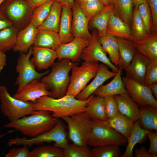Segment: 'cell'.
I'll use <instances>...</instances> for the list:
<instances>
[{
	"label": "cell",
	"instance_id": "1",
	"mask_svg": "<svg viewBox=\"0 0 157 157\" xmlns=\"http://www.w3.org/2000/svg\"><path fill=\"white\" fill-rule=\"evenodd\" d=\"M94 95H92L85 100H78L67 94L59 98L43 96L38 99L34 103V109L47 110L51 113L53 117L61 118L86 111L87 103Z\"/></svg>",
	"mask_w": 157,
	"mask_h": 157
},
{
	"label": "cell",
	"instance_id": "2",
	"mask_svg": "<svg viewBox=\"0 0 157 157\" xmlns=\"http://www.w3.org/2000/svg\"><path fill=\"white\" fill-rule=\"evenodd\" d=\"M50 113L45 110H36L34 113L10 122L4 127L13 128L25 136L34 138L50 130L59 120Z\"/></svg>",
	"mask_w": 157,
	"mask_h": 157
},
{
	"label": "cell",
	"instance_id": "3",
	"mask_svg": "<svg viewBox=\"0 0 157 157\" xmlns=\"http://www.w3.org/2000/svg\"><path fill=\"white\" fill-rule=\"evenodd\" d=\"M78 64L69 59H63L55 62L50 72L41 78L40 81L50 90L52 97L59 98L66 94L70 81L69 72Z\"/></svg>",
	"mask_w": 157,
	"mask_h": 157
},
{
	"label": "cell",
	"instance_id": "4",
	"mask_svg": "<svg viewBox=\"0 0 157 157\" xmlns=\"http://www.w3.org/2000/svg\"><path fill=\"white\" fill-rule=\"evenodd\" d=\"M34 9L28 0H5L0 5V12L19 31L30 24Z\"/></svg>",
	"mask_w": 157,
	"mask_h": 157
},
{
	"label": "cell",
	"instance_id": "5",
	"mask_svg": "<svg viewBox=\"0 0 157 157\" xmlns=\"http://www.w3.org/2000/svg\"><path fill=\"white\" fill-rule=\"evenodd\" d=\"M92 126L87 145L93 147L124 145L127 140L109 126L106 121L92 119Z\"/></svg>",
	"mask_w": 157,
	"mask_h": 157
},
{
	"label": "cell",
	"instance_id": "6",
	"mask_svg": "<svg viewBox=\"0 0 157 157\" xmlns=\"http://www.w3.org/2000/svg\"><path fill=\"white\" fill-rule=\"evenodd\" d=\"M67 136L66 126L63 122L59 119L51 129L44 133L29 139L26 137H17L9 140L7 145L9 147L13 145H23L31 147L33 145L52 142H54L53 145L63 149L68 144Z\"/></svg>",
	"mask_w": 157,
	"mask_h": 157
},
{
	"label": "cell",
	"instance_id": "7",
	"mask_svg": "<svg viewBox=\"0 0 157 157\" xmlns=\"http://www.w3.org/2000/svg\"><path fill=\"white\" fill-rule=\"evenodd\" d=\"M0 108L5 117L10 122L34 113V103L16 99L9 93L5 85L0 86Z\"/></svg>",
	"mask_w": 157,
	"mask_h": 157
},
{
	"label": "cell",
	"instance_id": "8",
	"mask_svg": "<svg viewBox=\"0 0 157 157\" xmlns=\"http://www.w3.org/2000/svg\"><path fill=\"white\" fill-rule=\"evenodd\" d=\"M67 124L68 135L73 143L87 145L91 131L92 119L86 111L61 118Z\"/></svg>",
	"mask_w": 157,
	"mask_h": 157
},
{
	"label": "cell",
	"instance_id": "9",
	"mask_svg": "<svg viewBox=\"0 0 157 157\" xmlns=\"http://www.w3.org/2000/svg\"><path fill=\"white\" fill-rule=\"evenodd\" d=\"M99 66L98 63L85 61L80 66L78 65L74 66L71 69L70 81L66 94L76 98L90 80L95 76Z\"/></svg>",
	"mask_w": 157,
	"mask_h": 157
},
{
	"label": "cell",
	"instance_id": "10",
	"mask_svg": "<svg viewBox=\"0 0 157 157\" xmlns=\"http://www.w3.org/2000/svg\"><path fill=\"white\" fill-rule=\"evenodd\" d=\"M33 50L31 46L27 53L21 52L18 58L15 69L18 75L15 83V85L18 86L17 92L33 80H40L49 73L48 70L42 73L36 71L35 66L30 59Z\"/></svg>",
	"mask_w": 157,
	"mask_h": 157
},
{
	"label": "cell",
	"instance_id": "11",
	"mask_svg": "<svg viewBox=\"0 0 157 157\" xmlns=\"http://www.w3.org/2000/svg\"><path fill=\"white\" fill-rule=\"evenodd\" d=\"M91 34L89 43L83 50L81 59L84 61L92 63L100 62L110 68L113 72H117L119 69L111 62L107 53L99 42L97 30L93 29Z\"/></svg>",
	"mask_w": 157,
	"mask_h": 157
},
{
	"label": "cell",
	"instance_id": "12",
	"mask_svg": "<svg viewBox=\"0 0 157 157\" xmlns=\"http://www.w3.org/2000/svg\"><path fill=\"white\" fill-rule=\"evenodd\" d=\"M122 80L128 93L132 99L142 106L147 105L157 108V101L154 97L149 86H146L125 76Z\"/></svg>",
	"mask_w": 157,
	"mask_h": 157
},
{
	"label": "cell",
	"instance_id": "13",
	"mask_svg": "<svg viewBox=\"0 0 157 157\" xmlns=\"http://www.w3.org/2000/svg\"><path fill=\"white\" fill-rule=\"evenodd\" d=\"M90 41V40L76 37L69 43L62 44L56 51L58 61L66 58L73 63L80 62L82 52Z\"/></svg>",
	"mask_w": 157,
	"mask_h": 157
},
{
	"label": "cell",
	"instance_id": "14",
	"mask_svg": "<svg viewBox=\"0 0 157 157\" xmlns=\"http://www.w3.org/2000/svg\"><path fill=\"white\" fill-rule=\"evenodd\" d=\"M39 79L33 80L24 86L13 96L15 98L24 101L34 103L40 97L45 96L51 97L52 94L47 90L46 85Z\"/></svg>",
	"mask_w": 157,
	"mask_h": 157
},
{
	"label": "cell",
	"instance_id": "15",
	"mask_svg": "<svg viewBox=\"0 0 157 157\" xmlns=\"http://www.w3.org/2000/svg\"><path fill=\"white\" fill-rule=\"evenodd\" d=\"M72 33L74 38L90 40L92 35L89 31V20L79 4L74 1L72 7Z\"/></svg>",
	"mask_w": 157,
	"mask_h": 157
},
{
	"label": "cell",
	"instance_id": "16",
	"mask_svg": "<svg viewBox=\"0 0 157 157\" xmlns=\"http://www.w3.org/2000/svg\"><path fill=\"white\" fill-rule=\"evenodd\" d=\"M116 73L109 70L108 67L102 63L99 64L97 72L92 81L86 85L76 98L80 100L87 99L105 81L114 77Z\"/></svg>",
	"mask_w": 157,
	"mask_h": 157
},
{
	"label": "cell",
	"instance_id": "17",
	"mask_svg": "<svg viewBox=\"0 0 157 157\" xmlns=\"http://www.w3.org/2000/svg\"><path fill=\"white\" fill-rule=\"evenodd\" d=\"M150 60L138 52L125 69L126 76L144 85L146 69Z\"/></svg>",
	"mask_w": 157,
	"mask_h": 157
},
{
	"label": "cell",
	"instance_id": "18",
	"mask_svg": "<svg viewBox=\"0 0 157 157\" xmlns=\"http://www.w3.org/2000/svg\"><path fill=\"white\" fill-rule=\"evenodd\" d=\"M30 59L38 70L47 69L52 66L57 58L56 51L51 49L33 46Z\"/></svg>",
	"mask_w": 157,
	"mask_h": 157
},
{
	"label": "cell",
	"instance_id": "19",
	"mask_svg": "<svg viewBox=\"0 0 157 157\" xmlns=\"http://www.w3.org/2000/svg\"><path fill=\"white\" fill-rule=\"evenodd\" d=\"M119 54L117 67L123 70L129 66L138 52L135 43L132 40L116 37Z\"/></svg>",
	"mask_w": 157,
	"mask_h": 157
},
{
	"label": "cell",
	"instance_id": "20",
	"mask_svg": "<svg viewBox=\"0 0 157 157\" xmlns=\"http://www.w3.org/2000/svg\"><path fill=\"white\" fill-rule=\"evenodd\" d=\"M106 32L107 34L115 37L133 41L130 26L115 15L114 12L111 14L108 19Z\"/></svg>",
	"mask_w": 157,
	"mask_h": 157
},
{
	"label": "cell",
	"instance_id": "21",
	"mask_svg": "<svg viewBox=\"0 0 157 157\" xmlns=\"http://www.w3.org/2000/svg\"><path fill=\"white\" fill-rule=\"evenodd\" d=\"M38 31V28L31 24L19 31L17 36L15 45L13 49V51L27 53L33 44Z\"/></svg>",
	"mask_w": 157,
	"mask_h": 157
},
{
	"label": "cell",
	"instance_id": "22",
	"mask_svg": "<svg viewBox=\"0 0 157 157\" xmlns=\"http://www.w3.org/2000/svg\"><path fill=\"white\" fill-rule=\"evenodd\" d=\"M72 7L63 5L58 32L62 44L69 43L74 38L72 33Z\"/></svg>",
	"mask_w": 157,
	"mask_h": 157
},
{
	"label": "cell",
	"instance_id": "23",
	"mask_svg": "<svg viewBox=\"0 0 157 157\" xmlns=\"http://www.w3.org/2000/svg\"><path fill=\"white\" fill-rule=\"evenodd\" d=\"M119 111L134 122L140 119L139 108L128 93L114 95Z\"/></svg>",
	"mask_w": 157,
	"mask_h": 157
},
{
	"label": "cell",
	"instance_id": "24",
	"mask_svg": "<svg viewBox=\"0 0 157 157\" xmlns=\"http://www.w3.org/2000/svg\"><path fill=\"white\" fill-rule=\"evenodd\" d=\"M122 70L119 69L113 79L108 83L101 85L94 92L96 96L104 97L108 96H114L128 93L121 77Z\"/></svg>",
	"mask_w": 157,
	"mask_h": 157
},
{
	"label": "cell",
	"instance_id": "25",
	"mask_svg": "<svg viewBox=\"0 0 157 157\" xmlns=\"http://www.w3.org/2000/svg\"><path fill=\"white\" fill-rule=\"evenodd\" d=\"M62 44L58 32L40 30H38L36 35L33 45L56 51Z\"/></svg>",
	"mask_w": 157,
	"mask_h": 157
},
{
	"label": "cell",
	"instance_id": "26",
	"mask_svg": "<svg viewBox=\"0 0 157 157\" xmlns=\"http://www.w3.org/2000/svg\"><path fill=\"white\" fill-rule=\"evenodd\" d=\"M115 4L106 6L100 12L91 19L89 21L88 27L96 29L98 36L106 34V28L110 15L114 12Z\"/></svg>",
	"mask_w": 157,
	"mask_h": 157
},
{
	"label": "cell",
	"instance_id": "27",
	"mask_svg": "<svg viewBox=\"0 0 157 157\" xmlns=\"http://www.w3.org/2000/svg\"><path fill=\"white\" fill-rule=\"evenodd\" d=\"M138 52L151 60H157V32H153L135 44Z\"/></svg>",
	"mask_w": 157,
	"mask_h": 157
},
{
	"label": "cell",
	"instance_id": "28",
	"mask_svg": "<svg viewBox=\"0 0 157 157\" xmlns=\"http://www.w3.org/2000/svg\"><path fill=\"white\" fill-rule=\"evenodd\" d=\"M62 5L54 1L49 13L43 23L37 28L38 30L50 31L58 32Z\"/></svg>",
	"mask_w": 157,
	"mask_h": 157
},
{
	"label": "cell",
	"instance_id": "29",
	"mask_svg": "<svg viewBox=\"0 0 157 157\" xmlns=\"http://www.w3.org/2000/svg\"><path fill=\"white\" fill-rule=\"evenodd\" d=\"M148 130L141 126L140 119L133 123L130 135L127 139L128 143L125 151L121 157H133V149L138 143L143 141L146 136Z\"/></svg>",
	"mask_w": 157,
	"mask_h": 157
},
{
	"label": "cell",
	"instance_id": "30",
	"mask_svg": "<svg viewBox=\"0 0 157 157\" xmlns=\"http://www.w3.org/2000/svg\"><path fill=\"white\" fill-rule=\"evenodd\" d=\"M107 123L121 134L127 140L129 138L134 122L118 111L113 117L106 121Z\"/></svg>",
	"mask_w": 157,
	"mask_h": 157
},
{
	"label": "cell",
	"instance_id": "31",
	"mask_svg": "<svg viewBox=\"0 0 157 157\" xmlns=\"http://www.w3.org/2000/svg\"><path fill=\"white\" fill-rule=\"evenodd\" d=\"M139 114L142 128L148 131H157V108L149 105L140 106Z\"/></svg>",
	"mask_w": 157,
	"mask_h": 157
},
{
	"label": "cell",
	"instance_id": "32",
	"mask_svg": "<svg viewBox=\"0 0 157 157\" xmlns=\"http://www.w3.org/2000/svg\"><path fill=\"white\" fill-rule=\"evenodd\" d=\"M86 112L92 119L106 121L104 98L95 95L88 102Z\"/></svg>",
	"mask_w": 157,
	"mask_h": 157
},
{
	"label": "cell",
	"instance_id": "33",
	"mask_svg": "<svg viewBox=\"0 0 157 157\" xmlns=\"http://www.w3.org/2000/svg\"><path fill=\"white\" fill-rule=\"evenodd\" d=\"M19 31L12 26L0 31V51L4 53L13 48Z\"/></svg>",
	"mask_w": 157,
	"mask_h": 157
},
{
	"label": "cell",
	"instance_id": "34",
	"mask_svg": "<svg viewBox=\"0 0 157 157\" xmlns=\"http://www.w3.org/2000/svg\"><path fill=\"white\" fill-rule=\"evenodd\" d=\"M133 41L137 43L149 35L139 13L138 8H133L132 22L131 26Z\"/></svg>",
	"mask_w": 157,
	"mask_h": 157
},
{
	"label": "cell",
	"instance_id": "35",
	"mask_svg": "<svg viewBox=\"0 0 157 157\" xmlns=\"http://www.w3.org/2000/svg\"><path fill=\"white\" fill-rule=\"evenodd\" d=\"M133 0H117L114 14L131 27L133 10Z\"/></svg>",
	"mask_w": 157,
	"mask_h": 157
},
{
	"label": "cell",
	"instance_id": "36",
	"mask_svg": "<svg viewBox=\"0 0 157 157\" xmlns=\"http://www.w3.org/2000/svg\"><path fill=\"white\" fill-rule=\"evenodd\" d=\"M54 1V0H51L35 8L30 24L37 28L40 26L47 17Z\"/></svg>",
	"mask_w": 157,
	"mask_h": 157
},
{
	"label": "cell",
	"instance_id": "37",
	"mask_svg": "<svg viewBox=\"0 0 157 157\" xmlns=\"http://www.w3.org/2000/svg\"><path fill=\"white\" fill-rule=\"evenodd\" d=\"M31 152V157H65L63 149L53 145L38 146Z\"/></svg>",
	"mask_w": 157,
	"mask_h": 157
},
{
	"label": "cell",
	"instance_id": "38",
	"mask_svg": "<svg viewBox=\"0 0 157 157\" xmlns=\"http://www.w3.org/2000/svg\"><path fill=\"white\" fill-rule=\"evenodd\" d=\"M63 149L65 157H92L91 149L87 145L68 144Z\"/></svg>",
	"mask_w": 157,
	"mask_h": 157
},
{
	"label": "cell",
	"instance_id": "39",
	"mask_svg": "<svg viewBox=\"0 0 157 157\" xmlns=\"http://www.w3.org/2000/svg\"><path fill=\"white\" fill-rule=\"evenodd\" d=\"M78 4L89 21L106 7L101 0H94Z\"/></svg>",
	"mask_w": 157,
	"mask_h": 157
},
{
	"label": "cell",
	"instance_id": "40",
	"mask_svg": "<svg viewBox=\"0 0 157 157\" xmlns=\"http://www.w3.org/2000/svg\"><path fill=\"white\" fill-rule=\"evenodd\" d=\"M92 157L121 156L119 146L110 145L94 147L91 149Z\"/></svg>",
	"mask_w": 157,
	"mask_h": 157
},
{
	"label": "cell",
	"instance_id": "41",
	"mask_svg": "<svg viewBox=\"0 0 157 157\" xmlns=\"http://www.w3.org/2000/svg\"><path fill=\"white\" fill-rule=\"evenodd\" d=\"M138 9L147 33L151 34L153 32L152 17L151 10L147 1L140 4L138 6Z\"/></svg>",
	"mask_w": 157,
	"mask_h": 157
},
{
	"label": "cell",
	"instance_id": "42",
	"mask_svg": "<svg viewBox=\"0 0 157 157\" xmlns=\"http://www.w3.org/2000/svg\"><path fill=\"white\" fill-rule=\"evenodd\" d=\"M155 82H157V60H150L146 69L144 85L149 86Z\"/></svg>",
	"mask_w": 157,
	"mask_h": 157
},
{
	"label": "cell",
	"instance_id": "43",
	"mask_svg": "<svg viewBox=\"0 0 157 157\" xmlns=\"http://www.w3.org/2000/svg\"><path fill=\"white\" fill-rule=\"evenodd\" d=\"M104 98L105 115L107 120L115 115L119 111L116 101L114 96H108Z\"/></svg>",
	"mask_w": 157,
	"mask_h": 157
},
{
	"label": "cell",
	"instance_id": "44",
	"mask_svg": "<svg viewBox=\"0 0 157 157\" xmlns=\"http://www.w3.org/2000/svg\"><path fill=\"white\" fill-rule=\"evenodd\" d=\"M98 40L103 48L109 55L111 62L117 66L119 63V59L117 58L110 46L106 41L104 35L98 36Z\"/></svg>",
	"mask_w": 157,
	"mask_h": 157
},
{
	"label": "cell",
	"instance_id": "45",
	"mask_svg": "<svg viewBox=\"0 0 157 157\" xmlns=\"http://www.w3.org/2000/svg\"><path fill=\"white\" fill-rule=\"evenodd\" d=\"M5 157H31V152L27 146L20 148L11 149L5 155Z\"/></svg>",
	"mask_w": 157,
	"mask_h": 157
},
{
	"label": "cell",
	"instance_id": "46",
	"mask_svg": "<svg viewBox=\"0 0 157 157\" xmlns=\"http://www.w3.org/2000/svg\"><path fill=\"white\" fill-rule=\"evenodd\" d=\"M146 136L149 138L150 142L148 152L151 154L157 153V132L148 131Z\"/></svg>",
	"mask_w": 157,
	"mask_h": 157
},
{
	"label": "cell",
	"instance_id": "47",
	"mask_svg": "<svg viewBox=\"0 0 157 157\" xmlns=\"http://www.w3.org/2000/svg\"><path fill=\"white\" fill-rule=\"evenodd\" d=\"M147 1L152 15L153 32H157V0H147Z\"/></svg>",
	"mask_w": 157,
	"mask_h": 157
},
{
	"label": "cell",
	"instance_id": "48",
	"mask_svg": "<svg viewBox=\"0 0 157 157\" xmlns=\"http://www.w3.org/2000/svg\"><path fill=\"white\" fill-rule=\"evenodd\" d=\"M104 36L110 46L116 57L119 60V54L116 37L107 34L104 35Z\"/></svg>",
	"mask_w": 157,
	"mask_h": 157
},
{
	"label": "cell",
	"instance_id": "49",
	"mask_svg": "<svg viewBox=\"0 0 157 157\" xmlns=\"http://www.w3.org/2000/svg\"><path fill=\"white\" fill-rule=\"evenodd\" d=\"M135 154L136 157H154L153 154L148 153L144 146L142 147L139 149H136Z\"/></svg>",
	"mask_w": 157,
	"mask_h": 157
},
{
	"label": "cell",
	"instance_id": "50",
	"mask_svg": "<svg viewBox=\"0 0 157 157\" xmlns=\"http://www.w3.org/2000/svg\"><path fill=\"white\" fill-rule=\"evenodd\" d=\"M11 26L10 22L0 12V31Z\"/></svg>",
	"mask_w": 157,
	"mask_h": 157
},
{
	"label": "cell",
	"instance_id": "51",
	"mask_svg": "<svg viewBox=\"0 0 157 157\" xmlns=\"http://www.w3.org/2000/svg\"><path fill=\"white\" fill-rule=\"evenodd\" d=\"M51 0H28L31 6L34 8Z\"/></svg>",
	"mask_w": 157,
	"mask_h": 157
},
{
	"label": "cell",
	"instance_id": "52",
	"mask_svg": "<svg viewBox=\"0 0 157 157\" xmlns=\"http://www.w3.org/2000/svg\"><path fill=\"white\" fill-rule=\"evenodd\" d=\"M6 63V56L4 53L0 51V73Z\"/></svg>",
	"mask_w": 157,
	"mask_h": 157
},
{
	"label": "cell",
	"instance_id": "53",
	"mask_svg": "<svg viewBox=\"0 0 157 157\" xmlns=\"http://www.w3.org/2000/svg\"><path fill=\"white\" fill-rule=\"evenodd\" d=\"M154 98L157 99V82L153 83L149 86Z\"/></svg>",
	"mask_w": 157,
	"mask_h": 157
},
{
	"label": "cell",
	"instance_id": "54",
	"mask_svg": "<svg viewBox=\"0 0 157 157\" xmlns=\"http://www.w3.org/2000/svg\"><path fill=\"white\" fill-rule=\"evenodd\" d=\"M55 1L58 2L62 6L64 5H68L72 7L74 2V0H54Z\"/></svg>",
	"mask_w": 157,
	"mask_h": 157
},
{
	"label": "cell",
	"instance_id": "55",
	"mask_svg": "<svg viewBox=\"0 0 157 157\" xmlns=\"http://www.w3.org/2000/svg\"><path fill=\"white\" fill-rule=\"evenodd\" d=\"M147 0H133L134 8H138L140 4L146 2Z\"/></svg>",
	"mask_w": 157,
	"mask_h": 157
},
{
	"label": "cell",
	"instance_id": "56",
	"mask_svg": "<svg viewBox=\"0 0 157 157\" xmlns=\"http://www.w3.org/2000/svg\"><path fill=\"white\" fill-rule=\"evenodd\" d=\"M94 0H75L74 1L78 4L86 3Z\"/></svg>",
	"mask_w": 157,
	"mask_h": 157
},
{
	"label": "cell",
	"instance_id": "57",
	"mask_svg": "<svg viewBox=\"0 0 157 157\" xmlns=\"http://www.w3.org/2000/svg\"><path fill=\"white\" fill-rule=\"evenodd\" d=\"M105 6H107L111 4L110 0H101Z\"/></svg>",
	"mask_w": 157,
	"mask_h": 157
},
{
	"label": "cell",
	"instance_id": "58",
	"mask_svg": "<svg viewBox=\"0 0 157 157\" xmlns=\"http://www.w3.org/2000/svg\"><path fill=\"white\" fill-rule=\"evenodd\" d=\"M15 130H11V131H9L5 133H4V134H2L0 135V139H1V138H2L4 136L6 135L7 134H8V133H12L13 132L15 131Z\"/></svg>",
	"mask_w": 157,
	"mask_h": 157
},
{
	"label": "cell",
	"instance_id": "59",
	"mask_svg": "<svg viewBox=\"0 0 157 157\" xmlns=\"http://www.w3.org/2000/svg\"><path fill=\"white\" fill-rule=\"evenodd\" d=\"M117 0H110L111 5L115 4L117 1Z\"/></svg>",
	"mask_w": 157,
	"mask_h": 157
},
{
	"label": "cell",
	"instance_id": "60",
	"mask_svg": "<svg viewBox=\"0 0 157 157\" xmlns=\"http://www.w3.org/2000/svg\"><path fill=\"white\" fill-rule=\"evenodd\" d=\"M5 0H0V5Z\"/></svg>",
	"mask_w": 157,
	"mask_h": 157
}]
</instances>
